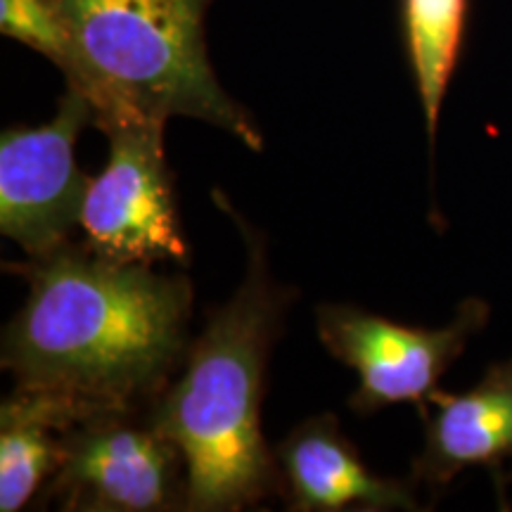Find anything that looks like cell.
Masks as SVG:
<instances>
[{"mask_svg": "<svg viewBox=\"0 0 512 512\" xmlns=\"http://www.w3.org/2000/svg\"><path fill=\"white\" fill-rule=\"evenodd\" d=\"M470 0H401V36L434 152L441 107L465 50Z\"/></svg>", "mask_w": 512, "mask_h": 512, "instance_id": "obj_11", "label": "cell"}, {"mask_svg": "<svg viewBox=\"0 0 512 512\" xmlns=\"http://www.w3.org/2000/svg\"><path fill=\"white\" fill-rule=\"evenodd\" d=\"M93 126L91 105L67 88L55 117L36 128H5L0 136V233L27 259H41L72 242L81 228L91 176L81 174L74 147Z\"/></svg>", "mask_w": 512, "mask_h": 512, "instance_id": "obj_7", "label": "cell"}, {"mask_svg": "<svg viewBox=\"0 0 512 512\" xmlns=\"http://www.w3.org/2000/svg\"><path fill=\"white\" fill-rule=\"evenodd\" d=\"M489 313L484 299L470 297L444 328H418L354 304H320L316 330L328 354L356 370L351 411L370 415L396 403H413L425 415L439 380L463 356L467 342L486 328Z\"/></svg>", "mask_w": 512, "mask_h": 512, "instance_id": "obj_5", "label": "cell"}, {"mask_svg": "<svg viewBox=\"0 0 512 512\" xmlns=\"http://www.w3.org/2000/svg\"><path fill=\"white\" fill-rule=\"evenodd\" d=\"M427 406L425 446L413 463L411 482L439 496L460 472L482 467L505 505L512 484V358L489 366L465 394L437 389Z\"/></svg>", "mask_w": 512, "mask_h": 512, "instance_id": "obj_8", "label": "cell"}, {"mask_svg": "<svg viewBox=\"0 0 512 512\" xmlns=\"http://www.w3.org/2000/svg\"><path fill=\"white\" fill-rule=\"evenodd\" d=\"M214 0H46L60 34L55 67L91 105L93 126L200 119L249 150H264L256 121L223 91L207 55Z\"/></svg>", "mask_w": 512, "mask_h": 512, "instance_id": "obj_3", "label": "cell"}, {"mask_svg": "<svg viewBox=\"0 0 512 512\" xmlns=\"http://www.w3.org/2000/svg\"><path fill=\"white\" fill-rule=\"evenodd\" d=\"M155 401L112 403L83 415L67 434L62 463L36 508L188 510V465L181 446L159 425Z\"/></svg>", "mask_w": 512, "mask_h": 512, "instance_id": "obj_4", "label": "cell"}, {"mask_svg": "<svg viewBox=\"0 0 512 512\" xmlns=\"http://www.w3.org/2000/svg\"><path fill=\"white\" fill-rule=\"evenodd\" d=\"M159 121H117L102 128L110 155L83 202V247L117 264L188 266L174 176Z\"/></svg>", "mask_w": 512, "mask_h": 512, "instance_id": "obj_6", "label": "cell"}, {"mask_svg": "<svg viewBox=\"0 0 512 512\" xmlns=\"http://www.w3.org/2000/svg\"><path fill=\"white\" fill-rule=\"evenodd\" d=\"M29 285L5 325L0 366L15 387L110 403L155 401L192 342V283L183 273L117 264L81 245L10 264Z\"/></svg>", "mask_w": 512, "mask_h": 512, "instance_id": "obj_1", "label": "cell"}, {"mask_svg": "<svg viewBox=\"0 0 512 512\" xmlns=\"http://www.w3.org/2000/svg\"><path fill=\"white\" fill-rule=\"evenodd\" d=\"M112 406V403H110ZM98 408L57 392L15 387L0 406V512L36 503L64 458L67 434Z\"/></svg>", "mask_w": 512, "mask_h": 512, "instance_id": "obj_10", "label": "cell"}, {"mask_svg": "<svg viewBox=\"0 0 512 512\" xmlns=\"http://www.w3.org/2000/svg\"><path fill=\"white\" fill-rule=\"evenodd\" d=\"M247 245V273L226 304L209 313L183 368L157 396L159 425L188 465V510L238 512L283 498L275 451L261 432L271 349L297 297L275 283L266 240L228 207Z\"/></svg>", "mask_w": 512, "mask_h": 512, "instance_id": "obj_2", "label": "cell"}, {"mask_svg": "<svg viewBox=\"0 0 512 512\" xmlns=\"http://www.w3.org/2000/svg\"><path fill=\"white\" fill-rule=\"evenodd\" d=\"M273 451L283 477V501L294 512L422 508L413 482L380 477L363 463L335 413L299 422Z\"/></svg>", "mask_w": 512, "mask_h": 512, "instance_id": "obj_9", "label": "cell"}]
</instances>
